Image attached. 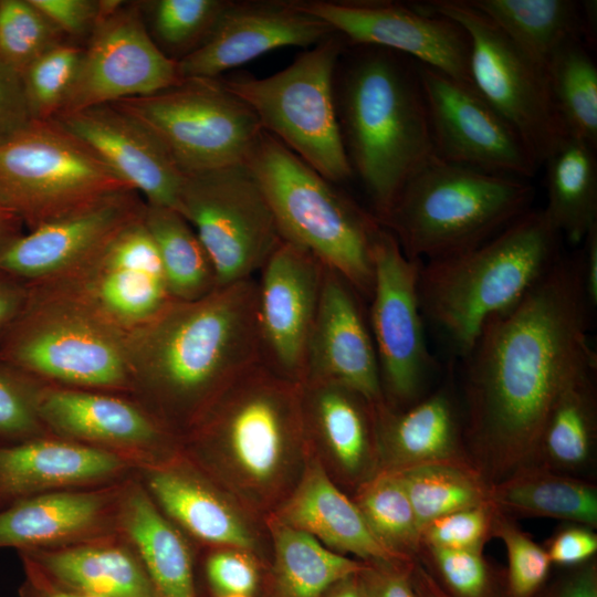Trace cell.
Here are the masks:
<instances>
[{"instance_id": "cell-33", "label": "cell", "mask_w": 597, "mask_h": 597, "mask_svg": "<svg viewBox=\"0 0 597 597\" xmlns=\"http://www.w3.org/2000/svg\"><path fill=\"white\" fill-rule=\"evenodd\" d=\"M488 17L544 72L553 53L572 38L589 46L595 36L596 2L574 0H467Z\"/></svg>"}, {"instance_id": "cell-40", "label": "cell", "mask_w": 597, "mask_h": 597, "mask_svg": "<svg viewBox=\"0 0 597 597\" xmlns=\"http://www.w3.org/2000/svg\"><path fill=\"white\" fill-rule=\"evenodd\" d=\"M582 38L565 41L551 56L545 75L567 132L597 147V66Z\"/></svg>"}, {"instance_id": "cell-4", "label": "cell", "mask_w": 597, "mask_h": 597, "mask_svg": "<svg viewBox=\"0 0 597 597\" xmlns=\"http://www.w3.org/2000/svg\"><path fill=\"white\" fill-rule=\"evenodd\" d=\"M334 97L353 175L379 220L405 184L436 158L417 62L387 49L347 44Z\"/></svg>"}, {"instance_id": "cell-61", "label": "cell", "mask_w": 597, "mask_h": 597, "mask_svg": "<svg viewBox=\"0 0 597 597\" xmlns=\"http://www.w3.org/2000/svg\"><path fill=\"white\" fill-rule=\"evenodd\" d=\"M222 597H250L244 595H229V596H222Z\"/></svg>"}, {"instance_id": "cell-18", "label": "cell", "mask_w": 597, "mask_h": 597, "mask_svg": "<svg viewBox=\"0 0 597 597\" xmlns=\"http://www.w3.org/2000/svg\"><path fill=\"white\" fill-rule=\"evenodd\" d=\"M180 81L177 61L166 56L153 41L139 2L125 1L115 12L100 19L88 36L73 87L59 116L150 95Z\"/></svg>"}, {"instance_id": "cell-50", "label": "cell", "mask_w": 597, "mask_h": 597, "mask_svg": "<svg viewBox=\"0 0 597 597\" xmlns=\"http://www.w3.org/2000/svg\"><path fill=\"white\" fill-rule=\"evenodd\" d=\"M65 38L90 36L100 14V0H30Z\"/></svg>"}, {"instance_id": "cell-35", "label": "cell", "mask_w": 597, "mask_h": 597, "mask_svg": "<svg viewBox=\"0 0 597 597\" xmlns=\"http://www.w3.org/2000/svg\"><path fill=\"white\" fill-rule=\"evenodd\" d=\"M490 501L504 513L597 526L596 486L540 464L524 467L491 483Z\"/></svg>"}, {"instance_id": "cell-39", "label": "cell", "mask_w": 597, "mask_h": 597, "mask_svg": "<svg viewBox=\"0 0 597 597\" xmlns=\"http://www.w3.org/2000/svg\"><path fill=\"white\" fill-rule=\"evenodd\" d=\"M396 472L421 530L438 517L491 503V483L469 460L432 462Z\"/></svg>"}, {"instance_id": "cell-10", "label": "cell", "mask_w": 597, "mask_h": 597, "mask_svg": "<svg viewBox=\"0 0 597 597\" xmlns=\"http://www.w3.org/2000/svg\"><path fill=\"white\" fill-rule=\"evenodd\" d=\"M132 189L55 119L0 138V205L29 230Z\"/></svg>"}, {"instance_id": "cell-38", "label": "cell", "mask_w": 597, "mask_h": 597, "mask_svg": "<svg viewBox=\"0 0 597 597\" xmlns=\"http://www.w3.org/2000/svg\"><path fill=\"white\" fill-rule=\"evenodd\" d=\"M144 221L157 248L174 301L200 300L218 289L212 262L180 212L145 202Z\"/></svg>"}, {"instance_id": "cell-32", "label": "cell", "mask_w": 597, "mask_h": 597, "mask_svg": "<svg viewBox=\"0 0 597 597\" xmlns=\"http://www.w3.org/2000/svg\"><path fill=\"white\" fill-rule=\"evenodd\" d=\"M118 533L133 546L160 597H196L191 548L136 472L122 485Z\"/></svg>"}, {"instance_id": "cell-3", "label": "cell", "mask_w": 597, "mask_h": 597, "mask_svg": "<svg viewBox=\"0 0 597 597\" xmlns=\"http://www.w3.org/2000/svg\"><path fill=\"white\" fill-rule=\"evenodd\" d=\"M180 442L250 514L266 517L294 489L310 454L302 385L261 362L230 384Z\"/></svg>"}, {"instance_id": "cell-57", "label": "cell", "mask_w": 597, "mask_h": 597, "mask_svg": "<svg viewBox=\"0 0 597 597\" xmlns=\"http://www.w3.org/2000/svg\"><path fill=\"white\" fill-rule=\"evenodd\" d=\"M18 595L19 597H94L54 587L46 582L25 573Z\"/></svg>"}, {"instance_id": "cell-20", "label": "cell", "mask_w": 597, "mask_h": 597, "mask_svg": "<svg viewBox=\"0 0 597 597\" xmlns=\"http://www.w3.org/2000/svg\"><path fill=\"white\" fill-rule=\"evenodd\" d=\"M325 271L314 255L284 240L259 271L256 318L262 363L300 384Z\"/></svg>"}, {"instance_id": "cell-34", "label": "cell", "mask_w": 597, "mask_h": 597, "mask_svg": "<svg viewBox=\"0 0 597 597\" xmlns=\"http://www.w3.org/2000/svg\"><path fill=\"white\" fill-rule=\"evenodd\" d=\"M589 143L566 134L542 165L546 169L548 220L573 244L597 226V158Z\"/></svg>"}, {"instance_id": "cell-27", "label": "cell", "mask_w": 597, "mask_h": 597, "mask_svg": "<svg viewBox=\"0 0 597 597\" xmlns=\"http://www.w3.org/2000/svg\"><path fill=\"white\" fill-rule=\"evenodd\" d=\"M135 472L118 455L51 433L0 442V510L48 492L118 483Z\"/></svg>"}, {"instance_id": "cell-49", "label": "cell", "mask_w": 597, "mask_h": 597, "mask_svg": "<svg viewBox=\"0 0 597 597\" xmlns=\"http://www.w3.org/2000/svg\"><path fill=\"white\" fill-rule=\"evenodd\" d=\"M255 555L240 548L222 547L212 551L206 561L208 583L218 597L252 596L259 584Z\"/></svg>"}, {"instance_id": "cell-25", "label": "cell", "mask_w": 597, "mask_h": 597, "mask_svg": "<svg viewBox=\"0 0 597 597\" xmlns=\"http://www.w3.org/2000/svg\"><path fill=\"white\" fill-rule=\"evenodd\" d=\"M144 208L135 190L115 192L15 238L0 251V270L27 283L53 277L88 256Z\"/></svg>"}, {"instance_id": "cell-24", "label": "cell", "mask_w": 597, "mask_h": 597, "mask_svg": "<svg viewBox=\"0 0 597 597\" xmlns=\"http://www.w3.org/2000/svg\"><path fill=\"white\" fill-rule=\"evenodd\" d=\"M358 297L341 275L326 268L303 383L341 384L375 406L385 399L373 336Z\"/></svg>"}, {"instance_id": "cell-11", "label": "cell", "mask_w": 597, "mask_h": 597, "mask_svg": "<svg viewBox=\"0 0 597 597\" xmlns=\"http://www.w3.org/2000/svg\"><path fill=\"white\" fill-rule=\"evenodd\" d=\"M143 123L184 175L245 164L263 129L222 77H187L157 93L113 103Z\"/></svg>"}, {"instance_id": "cell-31", "label": "cell", "mask_w": 597, "mask_h": 597, "mask_svg": "<svg viewBox=\"0 0 597 597\" xmlns=\"http://www.w3.org/2000/svg\"><path fill=\"white\" fill-rule=\"evenodd\" d=\"M379 470L468 460L454 404L446 390L405 409L373 406Z\"/></svg>"}, {"instance_id": "cell-42", "label": "cell", "mask_w": 597, "mask_h": 597, "mask_svg": "<svg viewBox=\"0 0 597 597\" xmlns=\"http://www.w3.org/2000/svg\"><path fill=\"white\" fill-rule=\"evenodd\" d=\"M230 0H150L139 6L158 49L180 61L210 38Z\"/></svg>"}, {"instance_id": "cell-1", "label": "cell", "mask_w": 597, "mask_h": 597, "mask_svg": "<svg viewBox=\"0 0 597 597\" xmlns=\"http://www.w3.org/2000/svg\"><path fill=\"white\" fill-rule=\"evenodd\" d=\"M582 254L562 255L511 308L491 317L465 362L464 436L490 483L535 463L561 391L597 363Z\"/></svg>"}, {"instance_id": "cell-45", "label": "cell", "mask_w": 597, "mask_h": 597, "mask_svg": "<svg viewBox=\"0 0 597 597\" xmlns=\"http://www.w3.org/2000/svg\"><path fill=\"white\" fill-rule=\"evenodd\" d=\"M492 536L502 541L507 555L503 597H537L552 566L545 548L500 510L494 516Z\"/></svg>"}, {"instance_id": "cell-47", "label": "cell", "mask_w": 597, "mask_h": 597, "mask_svg": "<svg viewBox=\"0 0 597 597\" xmlns=\"http://www.w3.org/2000/svg\"><path fill=\"white\" fill-rule=\"evenodd\" d=\"M39 381L0 358V442H19L50 434L38 407Z\"/></svg>"}, {"instance_id": "cell-43", "label": "cell", "mask_w": 597, "mask_h": 597, "mask_svg": "<svg viewBox=\"0 0 597 597\" xmlns=\"http://www.w3.org/2000/svg\"><path fill=\"white\" fill-rule=\"evenodd\" d=\"M83 49L64 41L22 72L31 121H51L62 112L77 75Z\"/></svg>"}, {"instance_id": "cell-58", "label": "cell", "mask_w": 597, "mask_h": 597, "mask_svg": "<svg viewBox=\"0 0 597 597\" xmlns=\"http://www.w3.org/2000/svg\"><path fill=\"white\" fill-rule=\"evenodd\" d=\"M411 579L418 597H453L437 582L423 564L415 561Z\"/></svg>"}, {"instance_id": "cell-37", "label": "cell", "mask_w": 597, "mask_h": 597, "mask_svg": "<svg viewBox=\"0 0 597 597\" xmlns=\"http://www.w3.org/2000/svg\"><path fill=\"white\" fill-rule=\"evenodd\" d=\"M597 363L579 371L561 391L544 422L535 463L555 471L582 469L596 437ZM534 463V464H535Z\"/></svg>"}, {"instance_id": "cell-16", "label": "cell", "mask_w": 597, "mask_h": 597, "mask_svg": "<svg viewBox=\"0 0 597 597\" xmlns=\"http://www.w3.org/2000/svg\"><path fill=\"white\" fill-rule=\"evenodd\" d=\"M436 157L528 179L540 164L513 127L473 86L417 63Z\"/></svg>"}, {"instance_id": "cell-2", "label": "cell", "mask_w": 597, "mask_h": 597, "mask_svg": "<svg viewBox=\"0 0 597 597\" xmlns=\"http://www.w3.org/2000/svg\"><path fill=\"white\" fill-rule=\"evenodd\" d=\"M132 397L181 438L239 376L262 362L256 280L171 303L126 335Z\"/></svg>"}, {"instance_id": "cell-54", "label": "cell", "mask_w": 597, "mask_h": 597, "mask_svg": "<svg viewBox=\"0 0 597 597\" xmlns=\"http://www.w3.org/2000/svg\"><path fill=\"white\" fill-rule=\"evenodd\" d=\"M542 597H597V565L595 561L573 567L553 584Z\"/></svg>"}, {"instance_id": "cell-21", "label": "cell", "mask_w": 597, "mask_h": 597, "mask_svg": "<svg viewBox=\"0 0 597 597\" xmlns=\"http://www.w3.org/2000/svg\"><path fill=\"white\" fill-rule=\"evenodd\" d=\"M336 33L295 0L231 1L206 43L177 62L181 78L220 77L283 46H314Z\"/></svg>"}, {"instance_id": "cell-13", "label": "cell", "mask_w": 597, "mask_h": 597, "mask_svg": "<svg viewBox=\"0 0 597 597\" xmlns=\"http://www.w3.org/2000/svg\"><path fill=\"white\" fill-rule=\"evenodd\" d=\"M178 212L203 244L218 287L253 277L283 241L247 164L185 175Z\"/></svg>"}, {"instance_id": "cell-55", "label": "cell", "mask_w": 597, "mask_h": 597, "mask_svg": "<svg viewBox=\"0 0 597 597\" xmlns=\"http://www.w3.org/2000/svg\"><path fill=\"white\" fill-rule=\"evenodd\" d=\"M29 294L27 282L0 270V337L21 314Z\"/></svg>"}, {"instance_id": "cell-56", "label": "cell", "mask_w": 597, "mask_h": 597, "mask_svg": "<svg viewBox=\"0 0 597 597\" xmlns=\"http://www.w3.org/2000/svg\"><path fill=\"white\" fill-rule=\"evenodd\" d=\"M582 243L580 254L585 290L590 306L595 308L597 306V226L587 233Z\"/></svg>"}, {"instance_id": "cell-46", "label": "cell", "mask_w": 597, "mask_h": 597, "mask_svg": "<svg viewBox=\"0 0 597 597\" xmlns=\"http://www.w3.org/2000/svg\"><path fill=\"white\" fill-rule=\"evenodd\" d=\"M427 569L453 597H503L495 574L482 551L422 546Z\"/></svg>"}, {"instance_id": "cell-51", "label": "cell", "mask_w": 597, "mask_h": 597, "mask_svg": "<svg viewBox=\"0 0 597 597\" xmlns=\"http://www.w3.org/2000/svg\"><path fill=\"white\" fill-rule=\"evenodd\" d=\"M544 548L552 565L575 567L596 555L597 535L593 528L574 523L559 528Z\"/></svg>"}, {"instance_id": "cell-28", "label": "cell", "mask_w": 597, "mask_h": 597, "mask_svg": "<svg viewBox=\"0 0 597 597\" xmlns=\"http://www.w3.org/2000/svg\"><path fill=\"white\" fill-rule=\"evenodd\" d=\"M301 385L310 449L331 478L356 489L379 471L373 405L341 384Z\"/></svg>"}, {"instance_id": "cell-23", "label": "cell", "mask_w": 597, "mask_h": 597, "mask_svg": "<svg viewBox=\"0 0 597 597\" xmlns=\"http://www.w3.org/2000/svg\"><path fill=\"white\" fill-rule=\"evenodd\" d=\"M54 119L92 149L146 203L178 211L185 175L138 119L114 104L83 108Z\"/></svg>"}, {"instance_id": "cell-17", "label": "cell", "mask_w": 597, "mask_h": 597, "mask_svg": "<svg viewBox=\"0 0 597 597\" xmlns=\"http://www.w3.org/2000/svg\"><path fill=\"white\" fill-rule=\"evenodd\" d=\"M295 3L329 24L348 45L387 49L473 86L469 36L461 25L446 17L425 12L415 4L383 0Z\"/></svg>"}, {"instance_id": "cell-60", "label": "cell", "mask_w": 597, "mask_h": 597, "mask_svg": "<svg viewBox=\"0 0 597 597\" xmlns=\"http://www.w3.org/2000/svg\"><path fill=\"white\" fill-rule=\"evenodd\" d=\"M359 573L333 585L324 597H367Z\"/></svg>"}, {"instance_id": "cell-6", "label": "cell", "mask_w": 597, "mask_h": 597, "mask_svg": "<svg viewBox=\"0 0 597 597\" xmlns=\"http://www.w3.org/2000/svg\"><path fill=\"white\" fill-rule=\"evenodd\" d=\"M527 179L433 158L401 188L378 220L412 260L468 252L531 209Z\"/></svg>"}, {"instance_id": "cell-7", "label": "cell", "mask_w": 597, "mask_h": 597, "mask_svg": "<svg viewBox=\"0 0 597 597\" xmlns=\"http://www.w3.org/2000/svg\"><path fill=\"white\" fill-rule=\"evenodd\" d=\"M281 235L370 297L373 249L381 229L374 216L270 134H261L247 160Z\"/></svg>"}, {"instance_id": "cell-19", "label": "cell", "mask_w": 597, "mask_h": 597, "mask_svg": "<svg viewBox=\"0 0 597 597\" xmlns=\"http://www.w3.org/2000/svg\"><path fill=\"white\" fill-rule=\"evenodd\" d=\"M36 407L49 433L118 455L136 470L181 449L180 438L127 395L39 383Z\"/></svg>"}, {"instance_id": "cell-22", "label": "cell", "mask_w": 597, "mask_h": 597, "mask_svg": "<svg viewBox=\"0 0 597 597\" xmlns=\"http://www.w3.org/2000/svg\"><path fill=\"white\" fill-rule=\"evenodd\" d=\"M136 474L156 505L184 534L214 548L258 552L254 516L181 449L137 469Z\"/></svg>"}, {"instance_id": "cell-29", "label": "cell", "mask_w": 597, "mask_h": 597, "mask_svg": "<svg viewBox=\"0 0 597 597\" xmlns=\"http://www.w3.org/2000/svg\"><path fill=\"white\" fill-rule=\"evenodd\" d=\"M268 516L302 531L339 554L366 563L406 564L415 559L386 548L364 517L310 449L303 472L291 493Z\"/></svg>"}, {"instance_id": "cell-44", "label": "cell", "mask_w": 597, "mask_h": 597, "mask_svg": "<svg viewBox=\"0 0 597 597\" xmlns=\"http://www.w3.org/2000/svg\"><path fill=\"white\" fill-rule=\"evenodd\" d=\"M65 39L30 0H0V57L19 73Z\"/></svg>"}, {"instance_id": "cell-12", "label": "cell", "mask_w": 597, "mask_h": 597, "mask_svg": "<svg viewBox=\"0 0 597 597\" xmlns=\"http://www.w3.org/2000/svg\"><path fill=\"white\" fill-rule=\"evenodd\" d=\"M28 284L75 303L126 335L175 302L144 210L76 265Z\"/></svg>"}, {"instance_id": "cell-26", "label": "cell", "mask_w": 597, "mask_h": 597, "mask_svg": "<svg viewBox=\"0 0 597 597\" xmlns=\"http://www.w3.org/2000/svg\"><path fill=\"white\" fill-rule=\"evenodd\" d=\"M124 481L48 492L1 509L0 549L60 548L119 534Z\"/></svg>"}, {"instance_id": "cell-52", "label": "cell", "mask_w": 597, "mask_h": 597, "mask_svg": "<svg viewBox=\"0 0 597 597\" xmlns=\"http://www.w3.org/2000/svg\"><path fill=\"white\" fill-rule=\"evenodd\" d=\"M415 561L406 564L364 562L359 576L367 597H418L411 579Z\"/></svg>"}, {"instance_id": "cell-9", "label": "cell", "mask_w": 597, "mask_h": 597, "mask_svg": "<svg viewBox=\"0 0 597 597\" xmlns=\"http://www.w3.org/2000/svg\"><path fill=\"white\" fill-rule=\"evenodd\" d=\"M347 46L334 33L263 78H223L227 88L255 113L262 129L334 184L353 171L337 119L334 77Z\"/></svg>"}, {"instance_id": "cell-59", "label": "cell", "mask_w": 597, "mask_h": 597, "mask_svg": "<svg viewBox=\"0 0 597 597\" xmlns=\"http://www.w3.org/2000/svg\"><path fill=\"white\" fill-rule=\"evenodd\" d=\"M22 233H24L22 221L0 205V251Z\"/></svg>"}, {"instance_id": "cell-8", "label": "cell", "mask_w": 597, "mask_h": 597, "mask_svg": "<svg viewBox=\"0 0 597 597\" xmlns=\"http://www.w3.org/2000/svg\"><path fill=\"white\" fill-rule=\"evenodd\" d=\"M29 289L0 337V358L42 384L132 397L126 334L73 302Z\"/></svg>"}, {"instance_id": "cell-14", "label": "cell", "mask_w": 597, "mask_h": 597, "mask_svg": "<svg viewBox=\"0 0 597 597\" xmlns=\"http://www.w3.org/2000/svg\"><path fill=\"white\" fill-rule=\"evenodd\" d=\"M415 6L454 21L467 32L472 85L521 134L541 166L567 134L545 72L467 0H430Z\"/></svg>"}, {"instance_id": "cell-15", "label": "cell", "mask_w": 597, "mask_h": 597, "mask_svg": "<svg viewBox=\"0 0 597 597\" xmlns=\"http://www.w3.org/2000/svg\"><path fill=\"white\" fill-rule=\"evenodd\" d=\"M369 328L385 402L405 409L420 400L436 362L425 336L418 295L422 261L409 259L384 227L373 249Z\"/></svg>"}, {"instance_id": "cell-5", "label": "cell", "mask_w": 597, "mask_h": 597, "mask_svg": "<svg viewBox=\"0 0 597 597\" xmlns=\"http://www.w3.org/2000/svg\"><path fill=\"white\" fill-rule=\"evenodd\" d=\"M562 238L543 209H530L468 252L422 262L423 318L464 357L486 322L514 306L556 264Z\"/></svg>"}, {"instance_id": "cell-30", "label": "cell", "mask_w": 597, "mask_h": 597, "mask_svg": "<svg viewBox=\"0 0 597 597\" xmlns=\"http://www.w3.org/2000/svg\"><path fill=\"white\" fill-rule=\"evenodd\" d=\"M25 574L94 597H160L133 546L121 535L18 552Z\"/></svg>"}, {"instance_id": "cell-48", "label": "cell", "mask_w": 597, "mask_h": 597, "mask_svg": "<svg viewBox=\"0 0 597 597\" xmlns=\"http://www.w3.org/2000/svg\"><path fill=\"white\" fill-rule=\"evenodd\" d=\"M496 511L492 503H484L438 517L422 527L421 547L482 551L492 537Z\"/></svg>"}, {"instance_id": "cell-53", "label": "cell", "mask_w": 597, "mask_h": 597, "mask_svg": "<svg viewBox=\"0 0 597 597\" xmlns=\"http://www.w3.org/2000/svg\"><path fill=\"white\" fill-rule=\"evenodd\" d=\"M30 122L21 73L0 57V138Z\"/></svg>"}, {"instance_id": "cell-41", "label": "cell", "mask_w": 597, "mask_h": 597, "mask_svg": "<svg viewBox=\"0 0 597 597\" xmlns=\"http://www.w3.org/2000/svg\"><path fill=\"white\" fill-rule=\"evenodd\" d=\"M353 501L386 548L408 559L417 558L421 528L396 471L379 470L355 489Z\"/></svg>"}, {"instance_id": "cell-36", "label": "cell", "mask_w": 597, "mask_h": 597, "mask_svg": "<svg viewBox=\"0 0 597 597\" xmlns=\"http://www.w3.org/2000/svg\"><path fill=\"white\" fill-rule=\"evenodd\" d=\"M273 543V587L276 597H324L339 580L358 574L356 561L272 516L265 517Z\"/></svg>"}]
</instances>
